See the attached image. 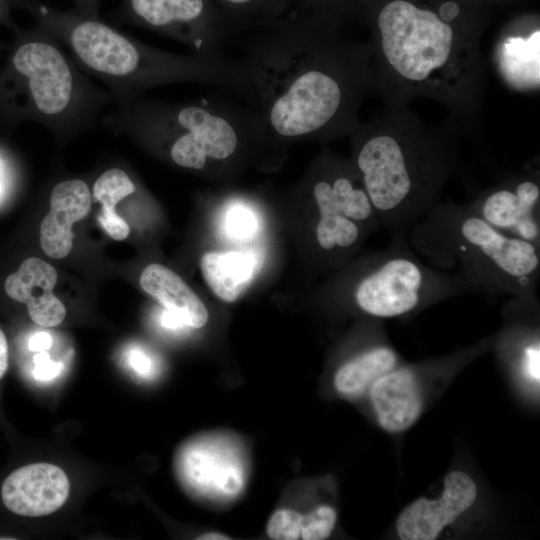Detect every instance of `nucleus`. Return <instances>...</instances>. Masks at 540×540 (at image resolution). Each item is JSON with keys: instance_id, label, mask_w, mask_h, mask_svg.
<instances>
[{"instance_id": "1", "label": "nucleus", "mask_w": 540, "mask_h": 540, "mask_svg": "<svg viewBox=\"0 0 540 540\" xmlns=\"http://www.w3.org/2000/svg\"><path fill=\"white\" fill-rule=\"evenodd\" d=\"M326 18L291 10L250 29L242 63L247 104L272 140H331L351 135L375 92L368 42Z\"/></svg>"}, {"instance_id": "2", "label": "nucleus", "mask_w": 540, "mask_h": 540, "mask_svg": "<svg viewBox=\"0 0 540 540\" xmlns=\"http://www.w3.org/2000/svg\"><path fill=\"white\" fill-rule=\"evenodd\" d=\"M354 17L370 32L375 92L387 106L416 98L442 104L455 121L476 123L485 66L487 5L479 0H361Z\"/></svg>"}, {"instance_id": "3", "label": "nucleus", "mask_w": 540, "mask_h": 540, "mask_svg": "<svg viewBox=\"0 0 540 540\" xmlns=\"http://www.w3.org/2000/svg\"><path fill=\"white\" fill-rule=\"evenodd\" d=\"M352 160L378 223L391 235L435 204L456 169L449 138L403 106H387L351 134Z\"/></svg>"}, {"instance_id": "4", "label": "nucleus", "mask_w": 540, "mask_h": 540, "mask_svg": "<svg viewBox=\"0 0 540 540\" xmlns=\"http://www.w3.org/2000/svg\"><path fill=\"white\" fill-rule=\"evenodd\" d=\"M16 4L60 41L81 70L104 83L115 101L178 83L220 85L246 102L249 99L248 78L239 60L172 53L141 42L100 17L74 9L60 11L39 0H16Z\"/></svg>"}, {"instance_id": "5", "label": "nucleus", "mask_w": 540, "mask_h": 540, "mask_svg": "<svg viewBox=\"0 0 540 540\" xmlns=\"http://www.w3.org/2000/svg\"><path fill=\"white\" fill-rule=\"evenodd\" d=\"M102 126L162 151L175 165L204 171L272 140L258 114L217 98L169 102L142 95L117 100Z\"/></svg>"}, {"instance_id": "6", "label": "nucleus", "mask_w": 540, "mask_h": 540, "mask_svg": "<svg viewBox=\"0 0 540 540\" xmlns=\"http://www.w3.org/2000/svg\"><path fill=\"white\" fill-rule=\"evenodd\" d=\"M408 232L432 267L455 270L476 293L538 303L540 247L496 229L468 204L438 202Z\"/></svg>"}, {"instance_id": "7", "label": "nucleus", "mask_w": 540, "mask_h": 540, "mask_svg": "<svg viewBox=\"0 0 540 540\" xmlns=\"http://www.w3.org/2000/svg\"><path fill=\"white\" fill-rule=\"evenodd\" d=\"M0 101L11 119H31L60 138L92 128L114 104L60 41L37 24L20 35L0 84Z\"/></svg>"}, {"instance_id": "8", "label": "nucleus", "mask_w": 540, "mask_h": 540, "mask_svg": "<svg viewBox=\"0 0 540 540\" xmlns=\"http://www.w3.org/2000/svg\"><path fill=\"white\" fill-rule=\"evenodd\" d=\"M307 183L317 212L315 240L324 253L351 251L379 225L351 161L325 153L319 157Z\"/></svg>"}, {"instance_id": "9", "label": "nucleus", "mask_w": 540, "mask_h": 540, "mask_svg": "<svg viewBox=\"0 0 540 540\" xmlns=\"http://www.w3.org/2000/svg\"><path fill=\"white\" fill-rule=\"evenodd\" d=\"M117 19L174 39L194 54L224 58L225 45L236 35L213 0H120Z\"/></svg>"}, {"instance_id": "10", "label": "nucleus", "mask_w": 540, "mask_h": 540, "mask_svg": "<svg viewBox=\"0 0 540 540\" xmlns=\"http://www.w3.org/2000/svg\"><path fill=\"white\" fill-rule=\"evenodd\" d=\"M468 206L496 229L540 247L538 160L482 191Z\"/></svg>"}, {"instance_id": "11", "label": "nucleus", "mask_w": 540, "mask_h": 540, "mask_svg": "<svg viewBox=\"0 0 540 540\" xmlns=\"http://www.w3.org/2000/svg\"><path fill=\"white\" fill-rule=\"evenodd\" d=\"M540 26L535 13L511 20L498 34L492 56L502 82L520 93L539 91Z\"/></svg>"}, {"instance_id": "12", "label": "nucleus", "mask_w": 540, "mask_h": 540, "mask_svg": "<svg viewBox=\"0 0 540 540\" xmlns=\"http://www.w3.org/2000/svg\"><path fill=\"white\" fill-rule=\"evenodd\" d=\"M477 486L463 471H451L437 500L419 498L407 506L396 522L402 540H433L475 502Z\"/></svg>"}, {"instance_id": "13", "label": "nucleus", "mask_w": 540, "mask_h": 540, "mask_svg": "<svg viewBox=\"0 0 540 540\" xmlns=\"http://www.w3.org/2000/svg\"><path fill=\"white\" fill-rule=\"evenodd\" d=\"M70 483L65 472L50 463H34L11 472L4 480L1 497L11 512L40 517L58 510L67 500Z\"/></svg>"}, {"instance_id": "14", "label": "nucleus", "mask_w": 540, "mask_h": 540, "mask_svg": "<svg viewBox=\"0 0 540 540\" xmlns=\"http://www.w3.org/2000/svg\"><path fill=\"white\" fill-rule=\"evenodd\" d=\"M91 202V190L82 179L64 180L52 188L50 210L40 225V245L47 256L62 259L70 253L72 225L88 214Z\"/></svg>"}, {"instance_id": "15", "label": "nucleus", "mask_w": 540, "mask_h": 540, "mask_svg": "<svg viewBox=\"0 0 540 540\" xmlns=\"http://www.w3.org/2000/svg\"><path fill=\"white\" fill-rule=\"evenodd\" d=\"M58 278L46 261L31 257L10 274L4 283L6 294L26 305L32 321L42 327H55L64 320L66 308L53 294Z\"/></svg>"}, {"instance_id": "16", "label": "nucleus", "mask_w": 540, "mask_h": 540, "mask_svg": "<svg viewBox=\"0 0 540 540\" xmlns=\"http://www.w3.org/2000/svg\"><path fill=\"white\" fill-rule=\"evenodd\" d=\"M185 482L195 490L236 495L243 487L244 473L233 454L212 443L187 446L179 461Z\"/></svg>"}, {"instance_id": "17", "label": "nucleus", "mask_w": 540, "mask_h": 540, "mask_svg": "<svg viewBox=\"0 0 540 540\" xmlns=\"http://www.w3.org/2000/svg\"><path fill=\"white\" fill-rule=\"evenodd\" d=\"M370 396L377 419L388 432L407 430L423 407L416 376L408 368H394L380 376L372 383Z\"/></svg>"}, {"instance_id": "18", "label": "nucleus", "mask_w": 540, "mask_h": 540, "mask_svg": "<svg viewBox=\"0 0 540 540\" xmlns=\"http://www.w3.org/2000/svg\"><path fill=\"white\" fill-rule=\"evenodd\" d=\"M141 288L175 313L185 326L199 329L209 314L198 295L171 269L157 263L148 265L140 276Z\"/></svg>"}, {"instance_id": "19", "label": "nucleus", "mask_w": 540, "mask_h": 540, "mask_svg": "<svg viewBox=\"0 0 540 540\" xmlns=\"http://www.w3.org/2000/svg\"><path fill=\"white\" fill-rule=\"evenodd\" d=\"M200 268L212 292L225 302H234L252 280L256 268L253 254L239 251H209Z\"/></svg>"}, {"instance_id": "20", "label": "nucleus", "mask_w": 540, "mask_h": 540, "mask_svg": "<svg viewBox=\"0 0 540 540\" xmlns=\"http://www.w3.org/2000/svg\"><path fill=\"white\" fill-rule=\"evenodd\" d=\"M396 352L382 343L363 350L337 370L334 385L344 395H358L383 374L394 369Z\"/></svg>"}, {"instance_id": "21", "label": "nucleus", "mask_w": 540, "mask_h": 540, "mask_svg": "<svg viewBox=\"0 0 540 540\" xmlns=\"http://www.w3.org/2000/svg\"><path fill=\"white\" fill-rule=\"evenodd\" d=\"M336 519V510L328 505L318 506L307 514L280 509L270 517L266 531L275 540H323L333 531Z\"/></svg>"}, {"instance_id": "22", "label": "nucleus", "mask_w": 540, "mask_h": 540, "mask_svg": "<svg viewBox=\"0 0 540 540\" xmlns=\"http://www.w3.org/2000/svg\"><path fill=\"white\" fill-rule=\"evenodd\" d=\"M136 192L130 175L118 167L109 168L98 176L92 187V197L102 205L99 222L114 240L127 238L130 229L126 221L116 213V206Z\"/></svg>"}, {"instance_id": "23", "label": "nucleus", "mask_w": 540, "mask_h": 540, "mask_svg": "<svg viewBox=\"0 0 540 540\" xmlns=\"http://www.w3.org/2000/svg\"><path fill=\"white\" fill-rule=\"evenodd\" d=\"M235 34L252 25L280 17L292 9L293 0H213Z\"/></svg>"}, {"instance_id": "24", "label": "nucleus", "mask_w": 540, "mask_h": 540, "mask_svg": "<svg viewBox=\"0 0 540 540\" xmlns=\"http://www.w3.org/2000/svg\"><path fill=\"white\" fill-rule=\"evenodd\" d=\"M361 0H293L294 11L317 15L338 24L354 17Z\"/></svg>"}, {"instance_id": "25", "label": "nucleus", "mask_w": 540, "mask_h": 540, "mask_svg": "<svg viewBox=\"0 0 540 540\" xmlns=\"http://www.w3.org/2000/svg\"><path fill=\"white\" fill-rule=\"evenodd\" d=\"M226 232L231 238L246 240L252 237L257 229L254 211L244 203L236 202L227 209L225 219Z\"/></svg>"}, {"instance_id": "26", "label": "nucleus", "mask_w": 540, "mask_h": 540, "mask_svg": "<svg viewBox=\"0 0 540 540\" xmlns=\"http://www.w3.org/2000/svg\"><path fill=\"white\" fill-rule=\"evenodd\" d=\"M34 364L33 375L40 381H51L64 369L63 363L52 361L45 351L38 352L34 356Z\"/></svg>"}, {"instance_id": "27", "label": "nucleus", "mask_w": 540, "mask_h": 540, "mask_svg": "<svg viewBox=\"0 0 540 540\" xmlns=\"http://www.w3.org/2000/svg\"><path fill=\"white\" fill-rule=\"evenodd\" d=\"M525 376L539 383L540 380V345L539 340L534 339L528 344L520 361Z\"/></svg>"}, {"instance_id": "28", "label": "nucleus", "mask_w": 540, "mask_h": 540, "mask_svg": "<svg viewBox=\"0 0 540 540\" xmlns=\"http://www.w3.org/2000/svg\"><path fill=\"white\" fill-rule=\"evenodd\" d=\"M128 363L132 369L143 377H149L153 371V364L149 356L139 349L128 353Z\"/></svg>"}, {"instance_id": "29", "label": "nucleus", "mask_w": 540, "mask_h": 540, "mask_svg": "<svg viewBox=\"0 0 540 540\" xmlns=\"http://www.w3.org/2000/svg\"><path fill=\"white\" fill-rule=\"evenodd\" d=\"M52 345V337L48 332L40 331L29 339L28 347L33 352L48 350Z\"/></svg>"}, {"instance_id": "30", "label": "nucleus", "mask_w": 540, "mask_h": 540, "mask_svg": "<svg viewBox=\"0 0 540 540\" xmlns=\"http://www.w3.org/2000/svg\"><path fill=\"white\" fill-rule=\"evenodd\" d=\"M74 1V10L80 14L91 16V17H100L99 8L102 0H73Z\"/></svg>"}, {"instance_id": "31", "label": "nucleus", "mask_w": 540, "mask_h": 540, "mask_svg": "<svg viewBox=\"0 0 540 540\" xmlns=\"http://www.w3.org/2000/svg\"><path fill=\"white\" fill-rule=\"evenodd\" d=\"M9 364V350L8 342L5 337V334L0 329V379L4 376L7 371Z\"/></svg>"}, {"instance_id": "32", "label": "nucleus", "mask_w": 540, "mask_h": 540, "mask_svg": "<svg viewBox=\"0 0 540 540\" xmlns=\"http://www.w3.org/2000/svg\"><path fill=\"white\" fill-rule=\"evenodd\" d=\"M161 323L168 329H179L185 326L182 320L175 313L168 310L164 311L162 314Z\"/></svg>"}, {"instance_id": "33", "label": "nucleus", "mask_w": 540, "mask_h": 540, "mask_svg": "<svg viewBox=\"0 0 540 540\" xmlns=\"http://www.w3.org/2000/svg\"><path fill=\"white\" fill-rule=\"evenodd\" d=\"M16 0H0V21H8L9 5Z\"/></svg>"}, {"instance_id": "34", "label": "nucleus", "mask_w": 540, "mask_h": 540, "mask_svg": "<svg viewBox=\"0 0 540 540\" xmlns=\"http://www.w3.org/2000/svg\"><path fill=\"white\" fill-rule=\"evenodd\" d=\"M197 539H204V540H228L230 539V537H228L227 535H224V534H221V533H207V534H204L200 537H198Z\"/></svg>"}, {"instance_id": "35", "label": "nucleus", "mask_w": 540, "mask_h": 540, "mask_svg": "<svg viewBox=\"0 0 540 540\" xmlns=\"http://www.w3.org/2000/svg\"><path fill=\"white\" fill-rule=\"evenodd\" d=\"M479 1L488 6V4H501L502 5V4H506L514 0H479Z\"/></svg>"}, {"instance_id": "36", "label": "nucleus", "mask_w": 540, "mask_h": 540, "mask_svg": "<svg viewBox=\"0 0 540 540\" xmlns=\"http://www.w3.org/2000/svg\"><path fill=\"white\" fill-rule=\"evenodd\" d=\"M4 189V175H3V167L0 163V196L2 195Z\"/></svg>"}]
</instances>
